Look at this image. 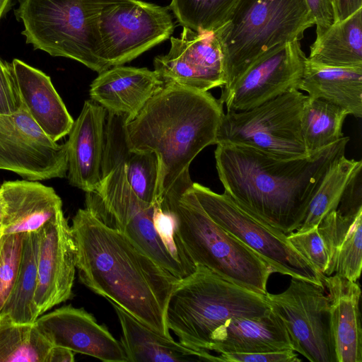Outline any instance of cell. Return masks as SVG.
<instances>
[{
    "label": "cell",
    "mask_w": 362,
    "mask_h": 362,
    "mask_svg": "<svg viewBox=\"0 0 362 362\" xmlns=\"http://www.w3.org/2000/svg\"><path fill=\"white\" fill-rule=\"evenodd\" d=\"M349 141L306 157L279 159L241 145L218 144L216 168L224 193L242 209L285 234L303 223L310 202L330 165L345 154Z\"/></svg>",
    "instance_id": "6da1fadb"
},
{
    "label": "cell",
    "mask_w": 362,
    "mask_h": 362,
    "mask_svg": "<svg viewBox=\"0 0 362 362\" xmlns=\"http://www.w3.org/2000/svg\"><path fill=\"white\" fill-rule=\"evenodd\" d=\"M71 228L81 283L158 334L173 338L165 310L180 279L86 208L76 211Z\"/></svg>",
    "instance_id": "7a4b0ae2"
},
{
    "label": "cell",
    "mask_w": 362,
    "mask_h": 362,
    "mask_svg": "<svg viewBox=\"0 0 362 362\" xmlns=\"http://www.w3.org/2000/svg\"><path fill=\"white\" fill-rule=\"evenodd\" d=\"M223 105L208 91L164 83L124 124L129 149L153 153L158 159L157 200L184 177L206 146L216 144Z\"/></svg>",
    "instance_id": "3957f363"
},
{
    "label": "cell",
    "mask_w": 362,
    "mask_h": 362,
    "mask_svg": "<svg viewBox=\"0 0 362 362\" xmlns=\"http://www.w3.org/2000/svg\"><path fill=\"white\" fill-rule=\"evenodd\" d=\"M85 205L105 225L124 233L177 279H182L195 270L164 201L148 203L139 198L122 163L101 168V180L86 192Z\"/></svg>",
    "instance_id": "277c9868"
},
{
    "label": "cell",
    "mask_w": 362,
    "mask_h": 362,
    "mask_svg": "<svg viewBox=\"0 0 362 362\" xmlns=\"http://www.w3.org/2000/svg\"><path fill=\"white\" fill-rule=\"evenodd\" d=\"M272 310L264 295L231 283L206 267L179 280L171 292L165 322L179 342L192 349L209 351L211 334L232 317H254Z\"/></svg>",
    "instance_id": "5b68a950"
},
{
    "label": "cell",
    "mask_w": 362,
    "mask_h": 362,
    "mask_svg": "<svg viewBox=\"0 0 362 362\" xmlns=\"http://www.w3.org/2000/svg\"><path fill=\"white\" fill-rule=\"evenodd\" d=\"M185 185L173 187L163 200L173 214L178 236L195 265L252 292L266 295L271 267L226 232L204 210Z\"/></svg>",
    "instance_id": "8992f818"
},
{
    "label": "cell",
    "mask_w": 362,
    "mask_h": 362,
    "mask_svg": "<svg viewBox=\"0 0 362 362\" xmlns=\"http://www.w3.org/2000/svg\"><path fill=\"white\" fill-rule=\"evenodd\" d=\"M315 25L305 0H239L228 21L214 31L223 54L225 95L267 50L300 41Z\"/></svg>",
    "instance_id": "52a82bcc"
},
{
    "label": "cell",
    "mask_w": 362,
    "mask_h": 362,
    "mask_svg": "<svg viewBox=\"0 0 362 362\" xmlns=\"http://www.w3.org/2000/svg\"><path fill=\"white\" fill-rule=\"evenodd\" d=\"M111 0H18L16 18L27 44L52 57L76 60L98 74L103 60L99 32L101 10Z\"/></svg>",
    "instance_id": "ba28073f"
},
{
    "label": "cell",
    "mask_w": 362,
    "mask_h": 362,
    "mask_svg": "<svg viewBox=\"0 0 362 362\" xmlns=\"http://www.w3.org/2000/svg\"><path fill=\"white\" fill-rule=\"evenodd\" d=\"M305 98L293 89L252 109L227 111L216 144L246 146L279 159L308 156L300 127Z\"/></svg>",
    "instance_id": "9c48e42d"
},
{
    "label": "cell",
    "mask_w": 362,
    "mask_h": 362,
    "mask_svg": "<svg viewBox=\"0 0 362 362\" xmlns=\"http://www.w3.org/2000/svg\"><path fill=\"white\" fill-rule=\"evenodd\" d=\"M190 189L210 218L262 257L274 272L324 286L322 276L291 245L286 234L242 209L224 192L197 182Z\"/></svg>",
    "instance_id": "30bf717a"
},
{
    "label": "cell",
    "mask_w": 362,
    "mask_h": 362,
    "mask_svg": "<svg viewBox=\"0 0 362 362\" xmlns=\"http://www.w3.org/2000/svg\"><path fill=\"white\" fill-rule=\"evenodd\" d=\"M174 28L168 6L141 0H111L99 19L103 60L109 68L129 62L168 39Z\"/></svg>",
    "instance_id": "8fae6325"
},
{
    "label": "cell",
    "mask_w": 362,
    "mask_h": 362,
    "mask_svg": "<svg viewBox=\"0 0 362 362\" xmlns=\"http://www.w3.org/2000/svg\"><path fill=\"white\" fill-rule=\"evenodd\" d=\"M283 321L293 349L311 362H337L325 286L291 278L282 293L265 295Z\"/></svg>",
    "instance_id": "7c38bea8"
},
{
    "label": "cell",
    "mask_w": 362,
    "mask_h": 362,
    "mask_svg": "<svg viewBox=\"0 0 362 362\" xmlns=\"http://www.w3.org/2000/svg\"><path fill=\"white\" fill-rule=\"evenodd\" d=\"M0 169L30 181L64 177L66 145L51 139L21 105L13 114L0 115Z\"/></svg>",
    "instance_id": "4fadbf2b"
},
{
    "label": "cell",
    "mask_w": 362,
    "mask_h": 362,
    "mask_svg": "<svg viewBox=\"0 0 362 362\" xmlns=\"http://www.w3.org/2000/svg\"><path fill=\"white\" fill-rule=\"evenodd\" d=\"M306 59L300 41L274 46L257 58L218 100L226 104L227 111L240 112L298 90Z\"/></svg>",
    "instance_id": "5bb4252c"
},
{
    "label": "cell",
    "mask_w": 362,
    "mask_h": 362,
    "mask_svg": "<svg viewBox=\"0 0 362 362\" xmlns=\"http://www.w3.org/2000/svg\"><path fill=\"white\" fill-rule=\"evenodd\" d=\"M170 49L153 60L154 71L164 83L199 91L225 84L223 54L213 33H197L183 27L180 37H170Z\"/></svg>",
    "instance_id": "9a60e30c"
},
{
    "label": "cell",
    "mask_w": 362,
    "mask_h": 362,
    "mask_svg": "<svg viewBox=\"0 0 362 362\" xmlns=\"http://www.w3.org/2000/svg\"><path fill=\"white\" fill-rule=\"evenodd\" d=\"M38 235L34 304L39 317L72 297L76 267L75 243L63 211L44 226Z\"/></svg>",
    "instance_id": "2e32d148"
},
{
    "label": "cell",
    "mask_w": 362,
    "mask_h": 362,
    "mask_svg": "<svg viewBox=\"0 0 362 362\" xmlns=\"http://www.w3.org/2000/svg\"><path fill=\"white\" fill-rule=\"evenodd\" d=\"M52 346L67 348L105 362H128L121 342L83 308L64 305L34 322Z\"/></svg>",
    "instance_id": "e0dca14e"
},
{
    "label": "cell",
    "mask_w": 362,
    "mask_h": 362,
    "mask_svg": "<svg viewBox=\"0 0 362 362\" xmlns=\"http://www.w3.org/2000/svg\"><path fill=\"white\" fill-rule=\"evenodd\" d=\"M106 113L98 103L86 100L65 143L69 182L85 192L93 190L101 180Z\"/></svg>",
    "instance_id": "ac0fdd59"
},
{
    "label": "cell",
    "mask_w": 362,
    "mask_h": 362,
    "mask_svg": "<svg viewBox=\"0 0 362 362\" xmlns=\"http://www.w3.org/2000/svg\"><path fill=\"white\" fill-rule=\"evenodd\" d=\"M0 197L1 236L39 232L63 211L62 201L54 189L35 181L4 182Z\"/></svg>",
    "instance_id": "d6986e66"
},
{
    "label": "cell",
    "mask_w": 362,
    "mask_h": 362,
    "mask_svg": "<svg viewBox=\"0 0 362 362\" xmlns=\"http://www.w3.org/2000/svg\"><path fill=\"white\" fill-rule=\"evenodd\" d=\"M163 84L154 70L118 65L99 73L89 94L107 113L125 115L129 122Z\"/></svg>",
    "instance_id": "ffe728a7"
},
{
    "label": "cell",
    "mask_w": 362,
    "mask_h": 362,
    "mask_svg": "<svg viewBox=\"0 0 362 362\" xmlns=\"http://www.w3.org/2000/svg\"><path fill=\"white\" fill-rule=\"evenodd\" d=\"M22 106L54 141L69 134L74 119L49 76L24 62L11 63Z\"/></svg>",
    "instance_id": "44dd1931"
},
{
    "label": "cell",
    "mask_w": 362,
    "mask_h": 362,
    "mask_svg": "<svg viewBox=\"0 0 362 362\" xmlns=\"http://www.w3.org/2000/svg\"><path fill=\"white\" fill-rule=\"evenodd\" d=\"M287 349H293L290 337L283 321L272 310L259 317L227 320L211 334L208 347L209 351L218 354Z\"/></svg>",
    "instance_id": "7402d4cb"
},
{
    "label": "cell",
    "mask_w": 362,
    "mask_h": 362,
    "mask_svg": "<svg viewBox=\"0 0 362 362\" xmlns=\"http://www.w3.org/2000/svg\"><path fill=\"white\" fill-rule=\"evenodd\" d=\"M328 290L330 326L337 362H362L361 291L356 281L337 274L322 276Z\"/></svg>",
    "instance_id": "603a6c76"
},
{
    "label": "cell",
    "mask_w": 362,
    "mask_h": 362,
    "mask_svg": "<svg viewBox=\"0 0 362 362\" xmlns=\"http://www.w3.org/2000/svg\"><path fill=\"white\" fill-rule=\"evenodd\" d=\"M128 122L125 115L107 113L105 127V146L101 167L122 163L127 181L141 200L155 203L157 200L158 165L156 156L129 148L124 133Z\"/></svg>",
    "instance_id": "cb8c5ba5"
},
{
    "label": "cell",
    "mask_w": 362,
    "mask_h": 362,
    "mask_svg": "<svg viewBox=\"0 0 362 362\" xmlns=\"http://www.w3.org/2000/svg\"><path fill=\"white\" fill-rule=\"evenodd\" d=\"M122 334L121 344L128 362L219 361L209 351L188 348L173 338L165 337L139 321L115 303Z\"/></svg>",
    "instance_id": "d4e9b609"
},
{
    "label": "cell",
    "mask_w": 362,
    "mask_h": 362,
    "mask_svg": "<svg viewBox=\"0 0 362 362\" xmlns=\"http://www.w3.org/2000/svg\"><path fill=\"white\" fill-rule=\"evenodd\" d=\"M329 263L324 276L337 274L357 281L362 267V210L354 215L330 212L318 225Z\"/></svg>",
    "instance_id": "484cf974"
},
{
    "label": "cell",
    "mask_w": 362,
    "mask_h": 362,
    "mask_svg": "<svg viewBox=\"0 0 362 362\" xmlns=\"http://www.w3.org/2000/svg\"><path fill=\"white\" fill-rule=\"evenodd\" d=\"M298 90L329 101L349 115L362 117V67H334L306 59Z\"/></svg>",
    "instance_id": "4316f807"
},
{
    "label": "cell",
    "mask_w": 362,
    "mask_h": 362,
    "mask_svg": "<svg viewBox=\"0 0 362 362\" xmlns=\"http://www.w3.org/2000/svg\"><path fill=\"white\" fill-rule=\"evenodd\" d=\"M307 59L334 67H362V8L317 35Z\"/></svg>",
    "instance_id": "83f0119b"
},
{
    "label": "cell",
    "mask_w": 362,
    "mask_h": 362,
    "mask_svg": "<svg viewBox=\"0 0 362 362\" xmlns=\"http://www.w3.org/2000/svg\"><path fill=\"white\" fill-rule=\"evenodd\" d=\"M38 245V232L24 233L18 275L0 312V318L24 324L33 323L38 317L34 304L37 281Z\"/></svg>",
    "instance_id": "f1b7e54d"
},
{
    "label": "cell",
    "mask_w": 362,
    "mask_h": 362,
    "mask_svg": "<svg viewBox=\"0 0 362 362\" xmlns=\"http://www.w3.org/2000/svg\"><path fill=\"white\" fill-rule=\"evenodd\" d=\"M348 115L345 110L329 101L305 95L300 127L308 156L344 137L342 127Z\"/></svg>",
    "instance_id": "f546056e"
},
{
    "label": "cell",
    "mask_w": 362,
    "mask_h": 362,
    "mask_svg": "<svg viewBox=\"0 0 362 362\" xmlns=\"http://www.w3.org/2000/svg\"><path fill=\"white\" fill-rule=\"evenodd\" d=\"M361 169V160L349 159L345 155L337 158L327 169L310 202L305 218L296 231L318 226L326 216L337 210L346 187Z\"/></svg>",
    "instance_id": "4dcf8cb0"
},
{
    "label": "cell",
    "mask_w": 362,
    "mask_h": 362,
    "mask_svg": "<svg viewBox=\"0 0 362 362\" xmlns=\"http://www.w3.org/2000/svg\"><path fill=\"white\" fill-rule=\"evenodd\" d=\"M52 346L35 322L0 318V362H45Z\"/></svg>",
    "instance_id": "1f68e13d"
},
{
    "label": "cell",
    "mask_w": 362,
    "mask_h": 362,
    "mask_svg": "<svg viewBox=\"0 0 362 362\" xmlns=\"http://www.w3.org/2000/svg\"><path fill=\"white\" fill-rule=\"evenodd\" d=\"M239 0H171L168 6L182 27L213 33L229 19Z\"/></svg>",
    "instance_id": "d6a6232c"
},
{
    "label": "cell",
    "mask_w": 362,
    "mask_h": 362,
    "mask_svg": "<svg viewBox=\"0 0 362 362\" xmlns=\"http://www.w3.org/2000/svg\"><path fill=\"white\" fill-rule=\"evenodd\" d=\"M24 233L0 238V312L16 282L21 262Z\"/></svg>",
    "instance_id": "836d02e7"
},
{
    "label": "cell",
    "mask_w": 362,
    "mask_h": 362,
    "mask_svg": "<svg viewBox=\"0 0 362 362\" xmlns=\"http://www.w3.org/2000/svg\"><path fill=\"white\" fill-rule=\"evenodd\" d=\"M287 238L291 245L312 264L318 273L324 276L329 258L318 226L303 232H292L288 233Z\"/></svg>",
    "instance_id": "e575fe53"
},
{
    "label": "cell",
    "mask_w": 362,
    "mask_h": 362,
    "mask_svg": "<svg viewBox=\"0 0 362 362\" xmlns=\"http://www.w3.org/2000/svg\"><path fill=\"white\" fill-rule=\"evenodd\" d=\"M22 105L11 64L0 58V115H11Z\"/></svg>",
    "instance_id": "d590c367"
},
{
    "label": "cell",
    "mask_w": 362,
    "mask_h": 362,
    "mask_svg": "<svg viewBox=\"0 0 362 362\" xmlns=\"http://www.w3.org/2000/svg\"><path fill=\"white\" fill-rule=\"evenodd\" d=\"M218 356L222 362H300L293 349L259 353H222Z\"/></svg>",
    "instance_id": "8d00e7d4"
},
{
    "label": "cell",
    "mask_w": 362,
    "mask_h": 362,
    "mask_svg": "<svg viewBox=\"0 0 362 362\" xmlns=\"http://www.w3.org/2000/svg\"><path fill=\"white\" fill-rule=\"evenodd\" d=\"M359 170L346 187L337 211L342 215H354L362 210V172Z\"/></svg>",
    "instance_id": "74e56055"
},
{
    "label": "cell",
    "mask_w": 362,
    "mask_h": 362,
    "mask_svg": "<svg viewBox=\"0 0 362 362\" xmlns=\"http://www.w3.org/2000/svg\"><path fill=\"white\" fill-rule=\"evenodd\" d=\"M315 18L316 35H320L336 21L332 0H305Z\"/></svg>",
    "instance_id": "f35d334b"
},
{
    "label": "cell",
    "mask_w": 362,
    "mask_h": 362,
    "mask_svg": "<svg viewBox=\"0 0 362 362\" xmlns=\"http://www.w3.org/2000/svg\"><path fill=\"white\" fill-rule=\"evenodd\" d=\"M362 8V0H337L336 21H342Z\"/></svg>",
    "instance_id": "ab89813d"
},
{
    "label": "cell",
    "mask_w": 362,
    "mask_h": 362,
    "mask_svg": "<svg viewBox=\"0 0 362 362\" xmlns=\"http://www.w3.org/2000/svg\"><path fill=\"white\" fill-rule=\"evenodd\" d=\"M74 352L62 346H52L45 362H74Z\"/></svg>",
    "instance_id": "60d3db41"
},
{
    "label": "cell",
    "mask_w": 362,
    "mask_h": 362,
    "mask_svg": "<svg viewBox=\"0 0 362 362\" xmlns=\"http://www.w3.org/2000/svg\"><path fill=\"white\" fill-rule=\"evenodd\" d=\"M12 0H0V20L8 12Z\"/></svg>",
    "instance_id": "b9f144b4"
},
{
    "label": "cell",
    "mask_w": 362,
    "mask_h": 362,
    "mask_svg": "<svg viewBox=\"0 0 362 362\" xmlns=\"http://www.w3.org/2000/svg\"><path fill=\"white\" fill-rule=\"evenodd\" d=\"M332 2H333V4H334V6L335 14H336V3H337V0H332Z\"/></svg>",
    "instance_id": "7bdbcfd3"
}]
</instances>
